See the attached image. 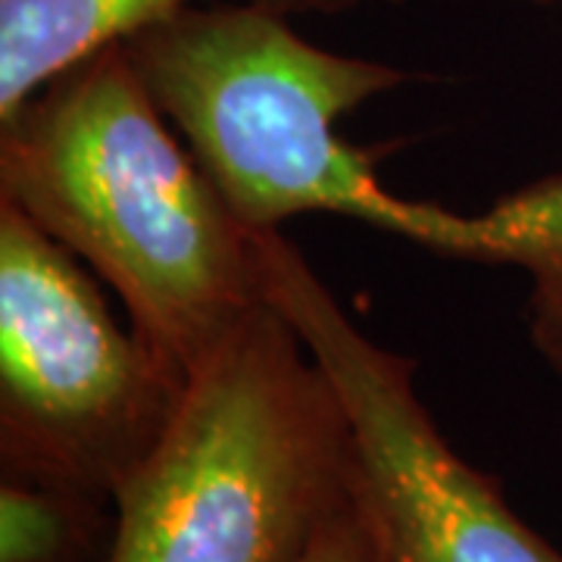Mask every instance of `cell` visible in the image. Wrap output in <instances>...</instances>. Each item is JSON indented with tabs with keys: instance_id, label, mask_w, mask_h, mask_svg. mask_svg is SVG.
Wrapping results in <instances>:
<instances>
[{
	"instance_id": "obj_7",
	"label": "cell",
	"mask_w": 562,
	"mask_h": 562,
	"mask_svg": "<svg viewBox=\"0 0 562 562\" xmlns=\"http://www.w3.org/2000/svg\"><path fill=\"white\" fill-rule=\"evenodd\" d=\"M113 497L0 472V562H106Z\"/></svg>"
},
{
	"instance_id": "obj_4",
	"label": "cell",
	"mask_w": 562,
	"mask_h": 562,
	"mask_svg": "<svg viewBox=\"0 0 562 562\" xmlns=\"http://www.w3.org/2000/svg\"><path fill=\"white\" fill-rule=\"evenodd\" d=\"M0 201V472L113 497L188 379L122 328L98 276Z\"/></svg>"
},
{
	"instance_id": "obj_2",
	"label": "cell",
	"mask_w": 562,
	"mask_h": 562,
	"mask_svg": "<svg viewBox=\"0 0 562 562\" xmlns=\"http://www.w3.org/2000/svg\"><path fill=\"white\" fill-rule=\"evenodd\" d=\"M291 16L247 0L188 7L125 44L162 116L247 228L335 213L450 260L531 266L535 220L522 191L482 216L403 201L338 122L409 76L379 60L316 47Z\"/></svg>"
},
{
	"instance_id": "obj_1",
	"label": "cell",
	"mask_w": 562,
	"mask_h": 562,
	"mask_svg": "<svg viewBox=\"0 0 562 562\" xmlns=\"http://www.w3.org/2000/svg\"><path fill=\"white\" fill-rule=\"evenodd\" d=\"M0 201L116 291L132 328L191 379L262 297L247 228L110 44L0 120Z\"/></svg>"
},
{
	"instance_id": "obj_5",
	"label": "cell",
	"mask_w": 562,
	"mask_h": 562,
	"mask_svg": "<svg viewBox=\"0 0 562 562\" xmlns=\"http://www.w3.org/2000/svg\"><path fill=\"white\" fill-rule=\"evenodd\" d=\"M262 297L338 387L360 450V562H562L447 443L416 394V360L362 335L281 228L254 235Z\"/></svg>"
},
{
	"instance_id": "obj_8",
	"label": "cell",
	"mask_w": 562,
	"mask_h": 562,
	"mask_svg": "<svg viewBox=\"0 0 562 562\" xmlns=\"http://www.w3.org/2000/svg\"><path fill=\"white\" fill-rule=\"evenodd\" d=\"M303 562H360V525L357 509L344 519L331 522L319 535V541L310 547Z\"/></svg>"
},
{
	"instance_id": "obj_10",
	"label": "cell",
	"mask_w": 562,
	"mask_h": 562,
	"mask_svg": "<svg viewBox=\"0 0 562 562\" xmlns=\"http://www.w3.org/2000/svg\"><path fill=\"white\" fill-rule=\"evenodd\" d=\"M516 3H528V7H557L562 0H516Z\"/></svg>"
},
{
	"instance_id": "obj_6",
	"label": "cell",
	"mask_w": 562,
	"mask_h": 562,
	"mask_svg": "<svg viewBox=\"0 0 562 562\" xmlns=\"http://www.w3.org/2000/svg\"><path fill=\"white\" fill-rule=\"evenodd\" d=\"M188 7L194 0H0V120L69 66Z\"/></svg>"
},
{
	"instance_id": "obj_9",
	"label": "cell",
	"mask_w": 562,
	"mask_h": 562,
	"mask_svg": "<svg viewBox=\"0 0 562 562\" xmlns=\"http://www.w3.org/2000/svg\"><path fill=\"white\" fill-rule=\"evenodd\" d=\"M262 7L276 10L281 16H297V13H325V16H335V13H347V10H357L369 0H257ZM387 3H406V0H387Z\"/></svg>"
},
{
	"instance_id": "obj_3",
	"label": "cell",
	"mask_w": 562,
	"mask_h": 562,
	"mask_svg": "<svg viewBox=\"0 0 562 562\" xmlns=\"http://www.w3.org/2000/svg\"><path fill=\"white\" fill-rule=\"evenodd\" d=\"M357 491L341 394L266 301L188 379L160 443L116 487L106 562H303Z\"/></svg>"
}]
</instances>
